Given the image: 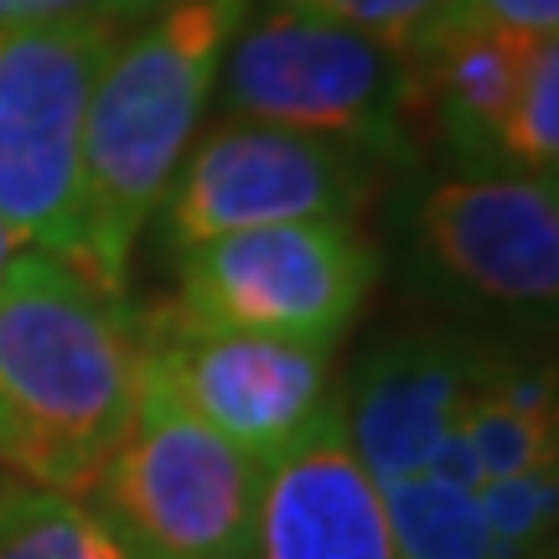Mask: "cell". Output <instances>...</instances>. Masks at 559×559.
Returning <instances> with one entry per match:
<instances>
[{
    "instance_id": "cell-1",
    "label": "cell",
    "mask_w": 559,
    "mask_h": 559,
    "mask_svg": "<svg viewBox=\"0 0 559 559\" xmlns=\"http://www.w3.org/2000/svg\"><path fill=\"white\" fill-rule=\"evenodd\" d=\"M140 409V321L58 254L0 280V466L83 498Z\"/></svg>"
},
{
    "instance_id": "cell-2",
    "label": "cell",
    "mask_w": 559,
    "mask_h": 559,
    "mask_svg": "<svg viewBox=\"0 0 559 559\" xmlns=\"http://www.w3.org/2000/svg\"><path fill=\"white\" fill-rule=\"evenodd\" d=\"M254 0H160L104 58L83 120L79 270L124 296L140 234L192 151L218 68Z\"/></svg>"
},
{
    "instance_id": "cell-3",
    "label": "cell",
    "mask_w": 559,
    "mask_h": 559,
    "mask_svg": "<svg viewBox=\"0 0 559 559\" xmlns=\"http://www.w3.org/2000/svg\"><path fill=\"white\" fill-rule=\"evenodd\" d=\"M228 120H254L342 140L362 156H394L419 99L415 58L342 21L311 16L285 0L249 5L213 88Z\"/></svg>"
},
{
    "instance_id": "cell-4",
    "label": "cell",
    "mask_w": 559,
    "mask_h": 559,
    "mask_svg": "<svg viewBox=\"0 0 559 559\" xmlns=\"http://www.w3.org/2000/svg\"><path fill=\"white\" fill-rule=\"evenodd\" d=\"M264 461L140 389L135 425L83 502L130 559H260Z\"/></svg>"
},
{
    "instance_id": "cell-5",
    "label": "cell",
    "mask_w": 559,
    "mask_h": 559,
    "mask_svg": "<svg viewBox=\"0 0 559 559\" xmlns=\"http://www.w3.org/2000/svg\"><path fill=\"white\" fill-rule=\"evenodd\" d=\"M135 21H52L0 32V223L21 249L79 270L83 120L104 58Z\"/></svg>"
},
{
    "instance_id": "cell-6",
    "label": "cell",
    "mask_w": 559,
    "mask_h": 559,
    "mask_svg": "<svg viewBox=\"0 0 559 559\" xmlns=\"http://www.w3.org/2000/svg\"><path fill=\"white\" fill-rule=\"evenodd\" d=\"M140 389L264 466L296 451L342 394L332 383V347L213 326L181 306L140 321Z\"/></svg>"
},
{
    "instance_id": "cell-7",
    "label": "cell",
    "mask_w": 559,
    "mask_h": 559,
    "mask_svg": "<svg viewBox=\"0 0 559 559\" xmlns=\"http://www.w3.org/2000/svg\"><path fill=\"white\" fill-rule=\"evenodd\" d=\"M187 317L260 337L337 347L379 280L358 223H270L177 249Z\"/></svg>"
},
{
    "instance_id": "cell-8",
    "label": "cell",
    "mask_w": 559,
    "mask_h": 559,
    "mask_svg": "<svg viewBox=\"0 0 559 559\" xmlns=\"http://www.w3.org/2000/svg\"><path fill=\"white\" fill-rule=\"evenodd\" d=\"M379 187V160L342 140L280 124L223 120L192 140L166 192V234L177 249L270 228V223H358Z\"/></svg>"
},
{
    "instance_id": "cell-9",
    "label": "cell",
    "mask_w": 559,
    "mask_h": 559,
    "mask_svg": "<svg viewBox=\"0 0 559 559\" xmlns=\"http://www.w3.org/2000/svg\"><path fill=\"white\" fill-rule=\"evenodd\" d=\"M425 264L466 296L549 311L559 296L555 177H445L415 207Z\"/></svg>"
},
{
    "instance_id": "cell-10",
    "label": "cell",
    "mask_w": 559,
    "mask_h": 559,
    "mask_svg": "<svg viewBox=\"0 0 559 559\" xmlns=\"http://www.w3.org/2000/svg\"><path fill=\"white\" fill-rule=\"evenodd\" d=\"M498 362V347L461 332H400L379 342L342 389V430L379 487L409 481L456 430Z\"/></svg>"
},
{
    "instance_id": "cell-11",
    "label": "cell",
    "mask_w": 559,
    "mask_h": 559,
    "mask_svg": "<svg viewBox=\"0 0 559 559\" xmlns=\"http://www.w3.org/2000/svg\"><path fill=\"white\" fill-rule=\"evenodd\" d=\"M260 559H400L383 487L358 461L337 409L264 466Z\"/></svg>"
},
{
    "instance_id": "cell-12",
    "label": "cell",
    "mask_w": 559,
    "mask_h": 559,
    "mask_svg": "<svg viewBox=\"0 0 559 559\" xmlns=\"http://www.w3.org/2000/svg\"><path fill=\"white\" fill-rule=\"evenodd\" d=\"M523 52L528 37H508L498 26L466 16H445V26L415 52L419 94L430 99L440 140L461 166H472V177L502 171L498 140L519 88Z\"/></svg>"
},
{
    "instance_id": "cell-13",
    "label": "cell",
    "mask_w": 559,
    "mask_h": 559,
    "mask_svg": "<svg viewBox=\"0 0 559 559\" xmlns=\"http://www.w3.org/2000/svg\"><path fill=\"white\" fill-rule=\"evenodd\" d=\"M383 508H389L400 559H528L487 528L477 492L445 487L436 477H409L383 487Z\"/></svg>"
},
{
    "instance_id": "cell-14",
    "label": "cell",
    "mask_w": 559,
    "mask_h": 559,
    "mask_svg": "<svg viewBox=\"0 0 559 559\" xmlns=\"http://www.w3.org/2000/svg\"><path fill=\"white\" fill-rule=\"evenodd\" d=\"M0 559H130L109 523L73 492L16 481L0 502Z\"/></svg>"
},
{
    "instance_id": "cell-15",
    "label": "cell",
    "mask_w": 559,
    "mask_h": 559,
    "mask_svg": "<svg viewBox=\"0 0 559 559\" xmlns=\"http://www.w3.org/2000/svg\"><path fill=\"white\" fill-rule=\"evenodd\" d=\"M502 171L555 177L559 171V37L528 41L519 68V88L508 104L498 140Z\"/></svg>"
},
{
    "instance_id": "cell-16",
    "label": "cell",
    "mask_w": 559,
    "mask_h": 559,
    "mask_svg": "<svg viewBox=\"0 0 559 559\" xmlns=\"http://www.w3.org/2000/svg\"><path fill=\"white\" fill-rule=\"evenodd\" d=\"M461 436L472 440L481 477H513V472H528V466H559L555 419H534L523 409H508L502 400L487 394V383H481V394L461 419Z\"/></svg>"
},
{
    "instance_id": "cell-17",
    "label": "cell",
    "mask_w": 559,
    "mask_h": 559,
    "mask_svg": "<svg viewBox=\"0 0 559 559\" xmlns=\"http://www.w3.org/2000/svg\"><path fill=\"white\" fill-rule=\"evenodd\" d=\"M477 508L508 549H519L528 559L549 555L559 519V466H528L513 477H487L477 487Z\"/></svg>"
},
{
    "instance_id": "cell-18",
    "label": "cell",
    "mask_w": 559,
    "mask_h": 559,
    "mask_svg": "<svg viewBox=\"0 0 559 559\" xmlns=\"http://www.w3.org/2000/svg\"><path fill=\"white\" fill-rule=\"evenodd\" d=\"M285 5L342 21V26H353L362 37H379L383 47H394L404 58H415L451 16V0H285Z\"/></svg>"
},
{
    "instance_id": "cell-19",
    "label": "cell",
    "mask_w": 559,
    "mask_h": 559,
    "mask_svg": "<svg viewBox=\"0 0 559 559\" xmlns=\"http://www.w3.org/2000/svg\"><path fill=\"white\" fill-rule=\"evenodd\" d=\"M160 0H0V32L52 26V21H140Z\"/></svg>"
},
{
    "instance_id": "cell-20",
    "label": "cell",
    "mask_w": 559,
    "mask_h": 559,
    "mask_svg": "<svg viewBox=\"0 0 559 559\" xmlns=\"http://www.w3.org/2000/svg\"><path fill=\"white\" fill-rule=\"evenodd\" d=\"M451 16L498 26L508 37H559V0H451Z\"/></svg>"
},
{
    "instance_id": "cell-21",
    "label": "cell",
    "mask_w": 559,
    "mask_h": 559,
    "mask_svg": "<svg viewBox=\"0 0 559 559\" xmlns=\"http://www.w3.org/2000/svg\"><path fill=\"white\" fill-rule=\"evenodd\" d=\"M419 477H436V481H445V487H461V492H477L481 481H487L481 477L477 451H472V440L461 436V425L440 440L436 451H430V461H425V472H419Z\"/></svg>"
},
{
    "instance_id": "cell-22",
    "label": "cell",
    "mask_w": 559,
    "mask_h": 559,
    "mask_svg": "<svg viewBox=\"0 0 559 559\" xmlns=\"http://www.w3.org/2000/svg\"><path fill=\"white\" fill-rule=\"evenodd\" d=\"M16 254H21V239L5 228V223H0V280H5V270H11V260H16Z\"/></svg>"
},
{
    "instance_id": "cell-23",
    "label": "cell",
    "mask_w": 559,
    "mask_h": 559,
    "mask_svg": "<svg viewBox=\"0 0 559 559\" xmlns=\"http://www.w3.org/2000/svg\"><path fill=\"white\" fill-rule=\"evenodd\" d=\"M11 487H16V477H11V472L0 466V502H5V492H11Z\"/></svg>"
},
{
    "instance_id": "cell-24",
    "label": "cell",
    "mask_w": 559,
    "mask_h": 559,
    "mask_svg": "<svg viewBox=\"0 0 559 559\" xmlns=\"http://www.w3.org/2000/svg\"><path fill=\"white\" fill-rule=\"evenodd\" d=\"M544 559H549V555H544Z\"/></svg>"
}]
</instances>
